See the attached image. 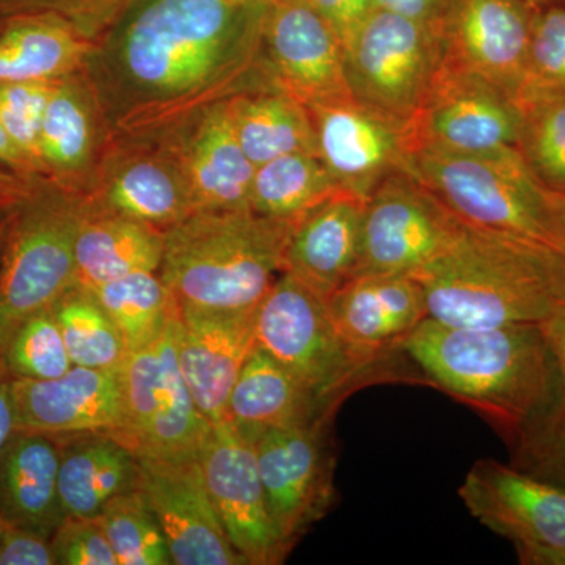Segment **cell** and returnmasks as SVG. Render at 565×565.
<instances>
[{"instance_id": "6da1fadb", "label": "cell", "mask_w": 565, "mask_h": 565, "mask_svg": "<svg viewBox=\"0 0 565 565\" xmlns=\"http://www.w3.org/2000/svg\"><path fill=\"white\" fill-rule=\"evenodd\" d=\"M269 0H131L82 73L111 141L158 143L200 111L274 87L263 66Z\"/></svg>"}, {"instance_id": "7a4b0ae2", "label": "cell", "mask_w": 565, "mask_h": 565, "mask_svg": "<svg viewBox=\"0 0 565 565\" xmlns=\"http://www.w3.org/2000/svg\"><path fill=\"white\" fill-rule=\"evenodd\" d=\"M401 352L426 381L492 424L508 446L542 418L559 386L544 322L456 327L426 318Z\"/></svg>"}, {"instance_id": "3957f363", "label": "cell", "mask_w": 565, "mask_h": 565, "mask_svg": "<svg viewBox=\"0 0 565 565\" xmlns=\"http://www.w3.org/2000/svg\"><path fill=\"white\" fill-rule=\"evenodd\" d=\"M412 277L422 286L427 316L446 326L542 323L565 302L564 264L555 250L467 223Z\"/></svg>"}, {"instance_id": "277c9868", "label": "cell", "mask_w": 565, "mask_h": 565, "mask_svg": "<svg viewBox=\"0 0 565 565\" xmlns=\"http://www.w3.org/2000/svg\"><path fill=\"white\" fill-rule=\"evenodd\" d=\"M292 226L253 211L193 212L163 232L159 275L177 303L255 310L282 273Z\"/></svg>"}, {"instance_id": "5b68a950", "label": "cell", "mask_w": 565, "mask_h": 565, "mask_svg": "<svg viewBox=\"0 0 565 565\" xmlns=\"http://www.w3.org/2000/svg\"><path fill=\"white\" fill-rule=\"evenodd\" d=\"M411 174L467 225L533 241L559 255L564 195L535 180L519 150L470 154L419 147Z\"/></svg>"}, {"instance_id": "8992f818", "label": "cell", "mask_w": 565, "mask_h": 565, "mask_svg": "<svg viewBox=\"0 0 565 565\" xmlns=\"http://www.w3.org/2000/svg\"><path fill=\"white\" fill-rule=\"evenodd\" d=\"M84 196L39 178L18 203L0 256V360L14 332L76 286Z\"/></svg>"}, {"instance_id": "52a82bcc", "label": "cell", "mask_w": 565, "mask_h": 565, "mask_svg": "<svg viewBox=\"0 0 565 565\" xmlns=\"http://www.w3.org/2000/svg\"><path fill=\"white\" fill-rule=\"evenodd\" d=\"M255 337L256 345L330 407L340 408L356 386L382 373V360L355 351L338 333L327 300L285 270L256 307Z\"/></svg>"}, {"instance_id": "ba28073f", "label": "cell", "mask_w": 565, "mask_h": 565, "mask_svg": "<svg viewBox=\"0 0 565 565\" xmlns=\"http://www.w3.org/2000/svg\"><path fill=\"white\" fill-rule=\"evenodd\" d=\"M177 311L152 343L131 351L118 370L122 426L115 435L137 459L200 460L212 424L185 384L177 349Z\"/></svg>"}, {"instance_id": "9c48e42d", "label": "cell", "mask_w": 565, "mask_h": 565, "mask_svg": "<svg viewBox=\"0 0 565 565\" xmlns=\"http://www.w3.org/2000/svg\"><path fill=\"white\" fill-rule=\"evenodd\" d=\"M352 98L412 121L444 65V44L434 25L381 9L343 46Z\"/></svg>"}, {"instance_id": "30bf717a", "label": "cell", "mask_w": 565, "mask_h": 565, "mask_svg": "<svg viewBox=\"0 0 565 565\" xmlns=\"http://www.w3.org/2000/svg\"><path fill=\"white\" fill-rule=\"evenodd\" d=\"M460 500L482 526L511 542L523 565H565V489L494 459L475 462Z\"/></svg>"}, {"instance_id": "8fae6325", "label": "cell", "mask_w": 565, "mask_h": 565, "mask_svg": "<svg viewBox=\"0 0 565 565\" xmlns=\"http://www.w3.org/2000/svg\"><path fill=\"white\" fill-rule=\"evenodd\" d=\"M462 226L415 177L394 173L364 202L355 277L414 275L455 243Z\"/></svg>"}, {"instance_id": "7c38bea8", "label": "cell", "mask_w": 565, "mask_h": 565, "mask_svg": "<svg viewBox=\"0 0 565 565\" xmlns=\"http://www.w3.org/2000/svg\"><path fill=\"white\" fill-rule=\"evenodd\" d=\"M333 416L250 434L270 512L289 548L332 508Z\"/></svg>"}, {"instance_id": "4fadbf2b", "label": "cell", "mask_w": 565, "mask_h": 565, "mask_svg": "<svg viewBox=\"0 0 565 565\" xmlns=\"http://www.w3.org/2000/svg\"><path fill=\"white\" fill-rule=\"evenodd\" d=\"M316 152L341 191L366 200L394 173H411L412 121L396 120L352 96L310 104Z\"/></svg>"}, {"instance_id": "5bb4252c", "label": "cell", "mask_w": 565, "mask_h": 565, "mask_svg": "<svg viewBox=\"0 0 565 565\" xmlns=\"http://www.w3.org/2000/svg\"><path fill=\"white\" fill-rule=\"evenodd\" d=\"M412 128L415 150L435 147L494 154L519 150L522 114L503 88L444 61Z\"/></svg>"}, {"instance_id": "9a60e30c", "label": "cell", "mask_w": 565, "mask_h": 565, "mask_svg": "<svg viewBox=\"0 0 565 565\" xmlns=\"http://www.w3.org/2000/svg\"><path fill=\"white\" fill-rule=\"evenodd\" d=\"M200 465L223 530L245 564L285 563L291 548L270 512L250 435L232 422L214 424Z\"/></svg>"}, {"instance_id": "2e32d148", "label": "cell", "mask_w": 565, "mask_h": 565, "mask_svg": "<svg viewBox=\"0 0 565 565\" xmlns=\"http://www.w3.org/2000/svg\"><path fill=\"white\" fill-rule=\"evenodd\" d=\"M82 196L88 211L121 215L161 232L196 212L180 163L158 143L111 141Z\"/></svg>"}, {"instance_id": "e0dca14e", "label": "cell", "mask_w": 565, "mask_h": 565, "mask_svg": "<svg viewBox=\"0 0 565 565\" xmlns=\"http://www.w3.org/2000/svg\"><path fill=\"white\" fill-rule=\"evenodd\" d=\"M262 57L270 84L307 106L352 96L343 44L310 0H269Z\"/></svg>"}, {"instance_id": "ac0fdd59", "label": "cell", "mask_w": 565, "mask_h": 565, "mask_svg": "<svg viewBox=\"0 0 565 565\" xmlns=\"http://www.w3.org/2000/svg\"><path fill=\"white\" fill-rule=\"evenodd\" d=\"M137 460V489L161 523L174 565H247L223 530L200 460Z\"/></svg>"}, {"instance_id": "d6986e66", "label": "cell", "mask_w": 565, "mask_h": 565, "mask_svg": "<svg viewBox=\"0 0 565 565\" xmlns=\"http://www.w3.org/2000/svg\"><path fill=\"white\" fill-rule=\"evenodd\" d=\"M533 11L526 0H459L438 28L444 61L484 77L519 102L526 85Z\"/></svg>"}, {"instance_id": "ffe728a7", "label": "cell", "mask_w": 565, "mask_h": 565, "mask_svg": "<svg viewBox=\"0 0 565 565\" xmlns=\"http://www.w3.org/2000/svg\"><path fill=\"white\" fill-rule=\"evenodd\" d=\"M177 307L178 362L185 384L212 426L226 422L230 394L256 345V308L218 311Z\"/></svg>"}, {"instance_id": "44dd1931", "label": "cell", "mask_w": 565, "mask_h": 565, "mask_svg": "<svg viewBox=\"0 0 565 565\" xmlns=\"http://www.w3.org/2000/svg\"><path fill=\"white\" fill-rule=\"evenodd\" d=\"M17 430L57 435H117L122 426L118 371L73 366L50 381L13 379Z\"/></svg>"}, {"instance_id": "7402d4cb", "label": "cell", "mask_w": 565, "mask_h": 565, "mask_svg": "<svg viewBox=\"0 0 565 565\" xmlns=\"http://www.w3.org/2000/svg\"><path fill=\"white\" fill-rule=\"evenodd\" d=\"M158 145L180 163L196 211H252L256 167L234 134L228 102L200 111Z\"/></svg>"}, {"instance_id": "603a6c76", "label": "cell", "mask_w": 565, "mask_h": 565, "mask_svg": "<svg viewBox=\"0 0 565 565\" xmlns=\"http://www.w3.org/2000/svg\"><path fill=\"white\" fill-rule=\"evenodd\" d=\"M111 140L102 106L84 73L57 82L40 136L43 178L85 195Z\"/></svg>"}, {"instance_id": "cb8c5ba5", "label": "cell", "mask_w": 565, "mask_h": 565, "mask_svg": "<svg viewBox=\"0 0 565 565\" xmlns=\"http://www.w3.org/2000/svg\"><path fill=\"white\" fill-rule=\"evenodd\" d=\"M327 307L345 343L382 362L429 318L422 286L412 275H360L332 294Z\"/></svg>"}, {"instance_id": "d4e9b609", "label": "cell", "mask_w": 565, "mask_h": 565, "mask_svg": "<svg viewBox=\"0 0 565 565\" xmlns=\"http://www.w3.org/2000/svg\"><path fill=\"white\" fill-rule=\"evenodd\" d=\"M364 202L338 191L294 222L282 270L326 300L343 288L359 269Z\"/></svg>"}, {"instance_id": "484cf974", "label": "cell", "mask_w": 565, "mask_h": 565, "mask_svg": "<svg viewBox=\"0 0 565 565\" xmlns=\"http://www.w3.org/2000/svg\"><path fill=\"white\" fill-rule=\"evenodd\" d=\"M57 441L14 430L0 451V519L51 537L65 520L58 492Z\"/></svg>"}, {"instance_id": "4316f807", "label": "cell", "mask_w": 565, "mask_h": 565, "mask_svg": "<svg viewBox=\"0 0 565 565\" xmlns=\"http://www.w3.org/2000/svg\"><path fill=\"white\" fill-rule=\"evenodd\" d=\"M259 345L245 362L226 405V422L245 434L307 426L337 414Z\"/></svg>"}, {"instance_id": "83f0119b", "label": "cell", "mask_w": 565, "mask_h": 565, "mask_svg": "<svg viewBox=\"0 0 565 565\" xmlns=\"http://www.w3.org/2000/svg\"><path fill=\"white\" fill-rule=\"evenodd\" d=\"M58 492L66 516L92 519L118 494L136 489L139 460L110 434L57 435Z\"/></svg>"}, {"instance_id": "f1b7e54d", "label": "cell", "mask_w": 565, "mask_h": 565, "mask_svg": "<svg viewBox=\"0 0 565 565\" xmlns=\"http://www.w3.org/2000/svg\"><path fill=\"white\" fill-rule=\"evenodd\" d=\"M92 40L51 13L0 20V85L58 81L84 68Z\"/></svg>"}, {"instance_id": "f546056e", "label": "cell", "mask_w": 565, "mask_h": 565, "mask_svg": "<svg viewBox=\"0 0 565 565\" xmlns=\"http://www.w3.org/2000/svg\"><path fill=\"white\" fill-rule=\"evenodd\" d=\"M162 253L161 230L87 210L74 245L76 285L92 289L126 275L159 273Z\"/></svg>"}, {"instance_id": "4dcf8cb0", "label": "cell", "mask_w": 565, "mask_h": 565, "mask_svg": "<svg viewBox=\"0 0 565 565\" xmlns=\"http://www.w3.org/2000/svg\"><path fill=\"white\" fill-rule=\"evenodd\" d=\"M234 134L253 166L297 151H316L307 104L281 88L243 93L228 99Z\"/></svg>"}, {"instance_id": "1f68e13d", "label": "cell", "mask_w": 565, "mask_h": 565, "mask_svg": "<svg viewBox=\"0 0 565 565\" xmlns=\"http://www.w3.org/2000/svg\"><path fill=\"white\" fill-rule=\"evenodd\" d=\"M338 191L318 152H291L256 167L250 210L264 217L296 222Z\"/></svg>"}, {"instance_id": "d6a6232c", "label": "cell", "mask_w": 565, "mask_h": 565, "mask_svg": "<svg viewBox=\"0 0 565 565\" xmlns=\"http://www.w3.org/2000/svg\"><path fill=\"white\" fill-rule=\"evenodd\" d=\"M88 291L115 323L129 352L152 343L177 311V300L159 273L126 275Z\"/></svg>"}, {"instance_id": "836d02e7", "label": "cell", "mask_w": 565, "mask_h": 565, "mask_svg": "<svg viewBox=\"0 0 565 565\" xmlns=\"http://www.w3.org/2000/svg\"><path fill=\"white\" fill-rule=\"evenodd\" d=\"M516 104L523 161L544 188L565 195V88H527Z\"/></svg>"}, {"instance_id": "e575fe53", "label": "cell", "mask_w": 565, "mask_h": 565, "mask_svg": "<svg viewBox=\"0 0 565 565\" xmlns=\"http://www.w3.org/2000/svg\"><path fill=\"white\" fill-rule=\"evenodd\" d=\"M559 370V386L548 411L511 449V465L565 489V302L544 322Z\"/></svg>"}, {"instance_id": "d590c367", "label": "cell", "mask_w": 565, "mask_h": 565, "mask_svg": "<svg viewBox=\"0 0 565 565\" xmlns=\"http://www.w3.org/2000/svg\"><path fill=\"white\" fill-rule=\"evenodd\" d=\"M74 366L118 371L128 356V348L115 323L95 296L82 286H73L52 307Z\"/></svg>"}, {"instance_id": "8d00e7d4", "label": "cell", "mask_w": 565, "mask_h": 565, "mask_svg": "<svg viewBox=\"0 0 565 565\" xmlns=\"http://www.w3.org/2000/svg\"><path fill=\"white\" fill-rule=\"evenodd\" d=\"M118 565H172L158 516L139 489L115 497L96 515Z\"/></svg>"}, {"instance_id": "74e56055", "label": "cell", "mask_w": 565, "mask_h": 565, "mask_svg": "<svg viewBox=\"0 0 565 565\" xmlns=\"http://www.w3.org/2000/svg\"><path fill=\"white\" fill-rule=\"evenodd\" d=\"M2 362L13 379L50 381L68 373L74 364L52 308L22 323L7 344Z\"/></svg>"}, {"instance_id": "f35d334b", "label": "cell", "mask_w": 565, "mask_h": 565, "mask_svg": "<svg viewBox=\"0 0 565 565\" xmlns=\"http://www.w3.org/2000/svg\"><path fill=\"white\" fill-rule=\"evenodd\" d=\"M61 81V79H58ZM58 81L17 82L0 85V121L18 148L35 166L40 163V136L44 114Z\"/></svg>"}, {"instance_id": "ab89813d", "label": "cell", "mask_w": 565, "mask_h": 565, "mask_svg": "<svg viewBox=\"0 0 565 565\" xmlns=\"http://www.w3.org/2000/svg\"><path fill=\"white\" fill-rule=\"evenodd\" d=\"M527 88H565L564 3L537 7L533 11L523 92Z\"/></svg>"}, {"instance_id": "60d3db41", "label": "cell", "mask_w": 565, "mask_h": 565, "mask_svg": "<svg viewBox=\"0 0 565 565\" xmlns=\"http://www.w3.org/2000/svg\"><path fill=\"white\" fill-rule=\"evenodd\" d=\"M131 0H0V20L14 14H57L95 40Z\"/></svg>"}, {"instance_id": "b9f144b4", "label": "cell", "mask_w": 565, "mask_h": 565, "mask_svg": "<svg viewBox=\"0 0 565 565\" xmlns=\"http://www.w3.org/2000/svg\"><path fill=\"white\" fill-rule=\"evenodd\" d=\"M57 565H118L98 519L65 516L51 535Z\"/></svg>"}, {"instance_id": "7bdbcfd3", "label": "cell", "mask_w": 565, "mask_h": 565, "mask_svg": "<svg viewBox=\"0 0 565 565\" xmlns=\"http://www.w3.org/2000/svg\"><path fill=\"white\" fill-rule=\"evenodd\" d=\"M0 565H57L51 537L31 527L3 522Z\"/></svg>"}, {"instance_id": "ee69618b", "label": "cell", "mask_w": 565, "mask_h": 565, "mask_svg": "<svg viewBox=\"0 0 565 565\" xmlns=\"http://www.w3.org/2000/svg\"><path fill=\"white\" fill-rule=\"evenodd\" d=\"M310 2L337 33L343 46L379 9V0H310Z\"/></svg>"}, {"instance_id": "f6af8a7d", "label": "cell", "mask_w": 565, "mask_h": 565, "mask_svg": "<svg viewBox=\"0 0 565 565\" xmlns=\"http://www.w3.org/2000/svg\"><path fill=\"white\" fill-rule=\"evenodd\" d=\"M459 0H379L381 9L440 28Z\"/></svg>"}, {"instance_id": "bcb514c9", "label": "cell", "mask_w": 565, "mask_h": 565, "mask_svg": "<svg viewBox=\"0 0 565 565\" xmlns=\"http://www.w3.org/2000/svg\"><path fill=\"white\" fill-rule=\"evenodd\" d=\"M0 169L24 178H41L31 159L14 143L0 121Z\"/></svg>"}, {"instance_id": "7dc6e473", "label": "cell", "mask_w": 565, "mask_h": 565, "mask_svg": "<svg viewBox=\"0 0 565 565\" xmlns=\"http://www.w3.org/2000/svg\"><path fill=\"white\" fill-rule=\"evenodd\" d=\"M13 377L7 371L6 364L0 360V451L17 430V415L13 403Z\"/></svg>"}, {"instance_id": "c3c4849f", "label": "cell", "mask_w": 565, "mask_h": 565, "mask_svg": "<svg viewBox=\"0 0 565 565\" xmlns=\"http://www.w3.org/2000/svg\"><path fill=\"white\" fill-rule=\"evenodd\" d=\"M39 178H24L0 169V203L18 202L31 192Z\"/></svg>"}, {"instance_id": "681fc988", "label": "cell", "mask_w": 565, "mask_h": 565, "mask_svg": "<svg viewBox=\"0 0 565 565\" xmlns=\"http://www.w3.org/2000/svg\"><path fill=\"white\" fill-rule=\"evenodd\" d=\"M22 199H24V196H22ZM21 200L11 203H0V256H2L3 245H6L7 236H9L14 212H17L18 203H20Z\"/></svg>"}, {"instance_id": "f907efd6", "label": "cell", "mask_w": 565, "mask_h": 565, "mask_svg": "<svg viewBox=\"0 0 565 565\" xmlns=\"http://www.w3.org/2000/svg\"><path fill=\"white\" fill-rule=\"evenodd\" d=\"M533 9H537V7L552 6V3H564L565 0H526Z\"/></svg>"}, {"instance_id": "816d5d0a", "label": "cell", "mask_w": 565, "mask_h": 565, "mask_svg": "<svg viewBox=\"0 0 565 565\" xmlns=\"http://www.w3.org/2000/svg\"><path fill=\"white\" fill-rule=\"evenodd\" d=\"M559 256H561V259H563L564 270H565V195H564V210H563V241H561Z\"/></svg>"}, {"instance_id": "f5cc1de1", "label": "cell", "mask_w": 565, "mask_h": 565, "mask_svg": "<svg viewBox=\"0 0 565 565\" xmlns=\"http://www.w3.org/2000/svg\"><path fill=\"white\" fill-rule=\"evenodd\" d=\"M3 520L0 519V537H2Z\"/></svg>"}]
</instances>
